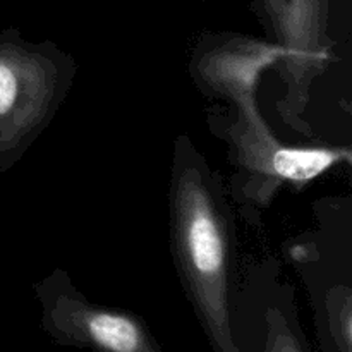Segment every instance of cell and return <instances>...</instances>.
<instances>
[{"instance_id":"cell-4","label":"cell","mask_w":352,"mask_h":352,"mask_svg":"<svg viewBox=\"0 0 352 352\" xmlns=\"http://www.w3.org/2000/svg\"><path fill=\"white\" fill-rule=\"evenodd\" d=\"M313 215L282 250L308 294L318 352H352V199H316Z\"/></svg>"},{"instance_id":"cell-2","label":"cell","mask_w":352,"mask_h":352,"mask_svg":"<svg viewBox=\"0 0 352 352\" xmlns=\"http://www.w3.org/2000/svg\"><path fill=\"white\" fill-rule=\"evenodd\" d=\"M168 248L186 299L213 352H237L236 309L241 261L236 212L220 172L192 138L172 144L168 175Z\"/></svg>"},{"instance_id":"cell-6","label":"cell","mask_w":352,"mask_h":352,"mask_svg":"<svg viewBox=\"0 0 352 352\" xmlns=\"http://www.w3.org/2000/svg\"><path fill=\"white\" fill-rule=\"evenodd\" d=\"M270 43L280 52L277 72L284 85L282 107L302 110L311 86L332 57L330 0H248Z\"/></svg>"},{"instance_id":"cell-7","label":"cell","mask_w":352,"mask_h":352,"mask_svg":"<svg viewBox=\"0 0 352 352\" xmlns=\"http://www.w3.org/2000/svg\"><path fill=\"white\" fill-rule=\"evenodd\" d=\"M234 333L237 352H315L299 318L294 285L277 258L248 261Z\"/></svg>"},{"instance_id":"cell-3","label":"cell","mask_w":352,"mask_h":352,"mask_svg":"<svg viewBox=\"0 0 352 352\" xmlns=\"http://www.w3.org/2000/svg\"><path fill=\"white\" fill-rule=\"evenodd\" d=\"M79 65L52 40L0 31V174L16 167L52 124L74 86Z\"/></svg>"},{"instance_id":"cell-5","label":"cell","mask_w":352,"mask_h":352,"mask_svg":"<svg viewBox=\"0 0 352 352\" xmlns=\"http://www.w3.org/2000/svg\"><path fill=\"white\" fill-rule=\"evenodd\" d=\"M33 292L41 330L57 346L89 352H164L138 313L88 299L67 270L48 272Z\"/></svg>"},{"instance_id":"cell-1","label":"cell","mask_w":352,"mask_h":352,"mask_svg":"<svg viewBox=\"0 0 352 352\" xmlns=\"http://www.w3.org/2000/svg\"><path fill=\"white\" fill-rule=\"evenodd\" d=\"M278 60L274 43L236 31L199 34L188 58L189 78L208 102L206 124L227 146L232 208L253 229L282 189L302 191L352 160L349 146H291L270 129L256 95L261 74Z\"/></svg>"}]
</instances>
